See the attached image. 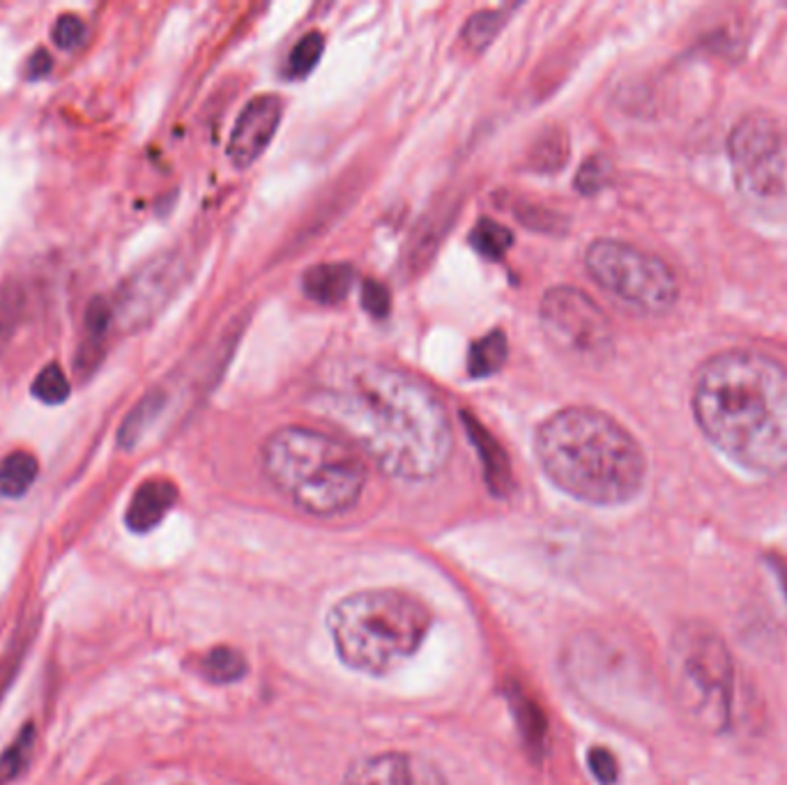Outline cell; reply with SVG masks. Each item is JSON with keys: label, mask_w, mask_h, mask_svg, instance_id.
I'll use <instances>...</instances> for the list:
<instances>
[{"label": "cell", "mask_w": 787, "mask_h": 785, "mask_svg": "<svg viewBox=\"0 0 787 785\" xmlns=\"http://www.w3.org/2000/svg\"><path fill=\"white\" fill-rule=\"evenodd\" d=\"M311 408L389 477L431 479L452 456L445 403L424 380L378 360L353 357L328 366Z\"/></svg>", "instance_id": "obj_1"}, {"label": "cell", "mask_w": 787, "mask_h": 785, "mask_svg": "<svg viewBox=\"0 0 787 785\" xmlns=\"http://www.w3.org/2000/svg\"><path fill=\"white\" fill-rule=\"evenodd\" d=\"M700 431L755 475L787 473V369L755 351L709 357L694 387Z\"/></svg>", "instance_id": "obj_2"}, {"label": "cell", "mask_w": 787, "mask_h": 785, "mask_svg": "<svg viewBox=\"0 0 787 785\" xmlns=\"http://www.w3.org/2000/svg\"><path fill=\"white\" fill-rule=\"evenodd\" d=\"M534 452L546 477L587 505H624L645 486L647 461L638 440L595 408L551 414L536 431Z\"/></svg>", "instance_id": "obj_3"}, {"label": "cell", "mask_w": 787, "mask_h": 785, "mask_svg": "<svg viewBox=\"0 0 787 785\" xmlns=\"http://www.w3.org/2000/svg\"><path fill=\"white\" fill-rule=\"evenodd\" d=\"M263 471L284 498L323 519L353 509L366 486V465L355 447L307 427H284L269 435Z\"/></svg>", "instance_id": "obj_4"}, {"label": "cell", "mask_w": 787, "mask_h": 785, "mask_svg": "<svg viewBox=\"0 0 787 785\" xmlns=\"http://www.w3.org/2000/svg\"><path fill=\"white\" fill-rule=\"evenodd\" d=\"M429 606L403 590H362L328 612L336 656L357 673L383 677L406 666L431 631Z\"/></svg>", "instance_id": "obj_5"}, {"label": "cell", "mask_w": 787, "mask_h": 785, "mask_svg": "<svg viewBox=\"0 0 787 785\" xmlns=\"http://www.w3.org/2000/svg\"><path fill=\"white\" fill-rule=\"evenodd\" d=\"M670 682L679 709L698 730L719 734L732 719L734 666L723 638L686 624L673 638Z\"/></svg>", "instance_id": "obj_6"}, {"label": "cell", "mask_w": 787, "mask_h": 785, "mask_svg": "<svg viewBox=\"0 0 787 785\" xmlns=\"http://www.w3.org/2000/svg\"><path fill=\"white\" fill-rule=\"evenodd\" d=\"M585 267L606 292L643 313H666L677 305L679 284L661 258L622 240H597L585 254Z\"/></svg>", "instance_id": "obj_7"}, {"label": "cell", "mask_w": 787, "mask_h": 785, "mask_svg": "<svg viewBox=\"0 0 787 785\" xmlns=\"http://www.w3.org/2000/svg\"><path fill=\"white\" fill-rule=\"evenodd\" d=\"M736 187L755 206L787 210V132L765 113H749L728 141Z\"/></svg>", "instance_id": "obj_8"}, {"label": "cell", "mask_w": 787, "mask_h": 785, "mask_svg": "<svg viewBox=\"0 0 787 785\" xmlns=\"http://www.w3.org/2000/svg\"><path fill=\"white\" fill-rule=\"evenodd\" d=\"M551 346L580 366H601L612 355V328L606 313L574 286L551 288L539 307Z\"/></svg>", "instance_id": "obj_9"}, {"label": "cell", "mask_w": 787, "mask_h": 785, "mask_svg": "<svg viewBox=\"0 0 787 785\" xmlns=\"http://www.w3.org/2000/svg\"><path fill=\"white\" fill-rule=\"evenodd\" d=\"M343 785H447L431 760L408 751H385L355 760Z\"/></svg>", "instance_id": "obj_10"}, {"label": "cell", "mask_w": 787, "mask_h": 785, "mask_svg": "<svg viewBox=\"0 0 787 785\" xmlns=\"http://www.w3.org/2000/svg\"><path fill=\"white\" fill-rule=\"evenodd\" d=\"M284 115L277 95H258L240 113L229 143V157L237 168H250L275 139Z\"/></svg>", "instance_id": "obj_11"}, {"label": "cell", "mask_w": 787, "mask_h": 785, "mask_svg": "<svg viewBox=\"0 0 787 785\" xmlns=\"http://www.w3.org/2000/svg\"><path fill=\"white\" fill-rule=\"evenodd\" d=\"M178 500V488L168 479H147L143 482L128 507L125 523L132 532L143 534L155 530L170 507Z\"/></svg>", "instance_id": "obj_12"}, {"label": "cell", "mask_w": 787, "mask_h": 785, "mask_svg": "<svg viewBox=\"0 0 787 785\" xmlns=\"http://www.w3.org/2000/svg\"><path fill=\"white\" fill-rule=\"evenodd\" d=\"M355 273L351 265H315L304 275V292L321 305H339L348 298L353 290Z\"/></svg>", "instance_id": "obj_13"}, {"label": "cell", "mask_w": 787, "mask_h": 785, "mask_svg": "<svg viewBox=\"0 0 787 785\" xmlns=\"http://www.w3.org/2000/svg\"><path fill=\"white\" fill-rule=\"evenodd\" d=\"M40 473V463L31 452H10L0 461V496L21 498L29 494Z\"/></svg>", "instance_id": "obj_14"}, {"label": "cell", "mask_w": 787, "mask_h": 785, "mask_svg": "<svg viewBox=\"0 0 787 785\" xmlns=\"http://www.w3.org/2000/svg\"><path fill=\"white\" fill-rule=\"evenodd\" d=\"M505 360H507V336L505 332L496 330L488 336L479 339L477 343H473L470 360H467V372H470L473 378L494 376L502 369Z\"/></svg>", "instance_id": "obj_15"}, {"label": "cell", "mask_w": 787, "mask_h": 785, "mask_svg": "<svg viewBox=\"0 0 787 785\" xmlns=\"http://www.w3.org/2000/svg\"><path fill=\"white\" fill-rule=\"evenodd\" d=\"M109 323H111V307L107 305V300L97 298L88 305L86 311V341L79 353V366L81 372H88L95 366V353L100 355V346L104 341V334L109 332Z\"/></svg>", "instance_id": "obj_16"}, {"label": "cell", "mask_w": 787, "mask_h": 785, "mask_svg": "<svg viewBox=\"0 0 787 785\" xmlns=\"http://www.w3.org/2000/svg\"><path fill=\"white\" fill-rule=\"evenodd\" d=\"M37 730L35 723H26L14 738V742L0 755V785H10L29 770L31 758L35 751Z\"/></svg>", "instance_id": "obj_17"}, {"label": "cell", "mask_w": 787, "mask_h": 785, "mask_svg": "<svg viewBox=\"0 0 787 785\" xmlns=\"http://www.w3.org/2000/svg\"><path fill=\"white\" fill-rule=\"evenodd\" d=\"M467 422H470V431H473V438L477 440V450L484 458V468H486V477H488V484L494 490H502L509 486V463H507V456L505 452L500 450V445L496 443L494 438H490L488 431H484L473 417H467Z\"/></svg>", "instance_id": "obj_18"}, {"label": "cell", "mask_w": 787, "mask_h": 785, "mask_svg": "<svg viewBox=\"0 0 787 785\" xmlns=\"http://www.w3.org/2000/svg\"><path fill=\"white\" fill-rule=\"evenodd\" d=\"M201 673L212 684H231L247 673V661L233 648H214L201 659Z\"/></svg>", "instance_id": "obj_19"}, {"label": "cell", "mask_w": 787, "mask_h": 785, "mask_svg": "<svg viewBox=\"0 0 787 785\" xmlns=\"http://www.w3.org/2000/svg\"><path fill=\"white\" fill-rule=\"evenodd\" d=\"M26 313V292L14 281L0 284V349L14 336Z\"/></svg>", "instance_id": "obj_20"}, {"label": "cell", "mask_w": 787, "mask_h": 785, "mask_svg": "<svg viewBox=\"0 0 787 785\" xmlns=\"http://www.w3.org/2000/svg\"><path fill=\"white\" fill-rule=\"evenodd\" d=\"M470 242L481 256H486L490 261H498L511 247V233H509V229L496 224L494 219H481L470 235Z\"/></svg>", "instance_id": "obj_21"}, {"label": "cell", "mask_w": 787, "mask_h": 785, "mask_svg": "<svg viewBox=\"0 0 787 785\" xmlns=\"http://www.w3.org/2000/svg\"><path fill=\"white\" fill-rule=\"evenodd\" d=\"M69 380L58 364H48L33 380V397L46 406H60L69 399Z\"/></svg>", "instance_id": "obj_22"}, {"label": "cell", "mask_w": 787, "mask_h": 785, "mask_svg": "<svg viewBox=\"0 0 787 785\" xmlns=\"http://www.w3.org/2000/svg\"><path fill=\"white\" fill-rule=\"evenodd\" d=\"M323 46H325V40L321 33H309L307 37H302L298 42V46L292 48V54L288 58V75L290 77H307L309 71L318 65V60H321Z\"/></svg>", "instance_id": "obj_23"}, {"label": "cell", "mask_w": 787, "mask_h": 785, "mask_svg": "<svg viewBox=\"0 0 787 785\" xmlns=\"http://www.w3.org/2000/svg\"><path fill=\"white\" fill-rule=\"evenodd\" d=\"M505 14L502 12H479L475 14L470 21H467L465 26V42L470 44L473 48H477V52H481V48H486L490 42L496 40V35L500 33L502 23H505Z\"/></svg>", "instance_id": "obj_24"}, {"label": "cell", "mask_w": 787, "mask_h": 785, "mask_svg": "<svg viewBox=\"0 0 787 785\" xmlns=\"http://www.w3.org/2000/svg\"><path fill=\"white\" fill-rule=\"evenodd\" d=\"M52 37L58 48L63 52H71L77 48L86 37V23L77 14H63L52 31Z\"/></svg>", "instance_id": "obj_25"}, {"label": "cell", "mask_w": 787, "mask_h": 785, "mask_svg": "<svg viewBox=\"0 0 787 785\" xmlns=\"http://www.w3.org/2000/svg\"><path fill=\"white\" fill-rule=\"evenodd\" d=\"M362 302H364V309L372 313V316H378V318H385L389 313V307H391V300H389V290L378 284V281H364L362 286Z\"/></svg>", "instance_id": "obj_26"}, {"label": "cell", "mask_w": 787, "mask_h": 785, "mask_svg": "<svg viewBox=\"0 0 787 785\" xmlns=\"http://www.w3.org/2000/svg\"><path fill=\"white\" fill-rule=\"evenodd\" d=\"M589 760V770L592 774L603 783V785H612L618 781V760L606 749H592L587 755Z\"/></svg>", "instance_id": "obj_27"}, {"label": "cell", "mask_w": 787, "mask_h": 785, "mask_svg": "<svg viewBox=\"0 0 787 785\" xmlns=\"http://www.w3.org/2000/svg\"><path fill=\"white\" fill-rule=\"evenodd\" d=\"M606 174H608V164L601 162V159H589L583 164L580 168V176L576 178V187L583 191V194H595L603 180H606Z\"/></svg>", "instance_id": "obj_28"}, {"label": "cell", "mask_w": 787, "mask_h": 785, "mask_svg": "<svg viewBox=\"0 0 787 785\" xmlns=\"http://www.w3.org/2000/svg\"><path fill=\"white\" fill-rule=\"evenodd\" d=\"M534 153L539 155V159H536V164H541L539 168H551L548 157L555 155V159L562 162V159H559V153L567 155V143H559L557 136H544V139H541L539 151H534Z\"/></svg>", "instance_id": "obj_29"}, {"label": "cell", "mask_w": 787, "mask_h": 785, "mask_svg": "<svg viewBox=\"0 0 787 785\" xmlns=\"http://www.w3.org/2000/svg\"><path fill=\"white\" fill-rule=\"evenodd\" d=\"M48 69H52V56H48L46 52L33 54L29 65H26V71H29L31 79H40V77L48 75Z\"/></svg>", "instance_id": "obj_30"}]
</instances>
